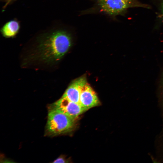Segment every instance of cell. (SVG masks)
<instances>
[{"label":"cell","mask_w":163,"mask_h":163,"mask_svg":"<svg viewBox=\"0 0 163 163\" xmlns=\"http://www.w3.org/2000/svg\"><path fill=\"white\" fill-rule=\"evenodd\" d=\"M72 44L69 34L63 30H58L46 35L41 40L38 47L39 57L47 63L60 60L67 52Z\"/></svg>","instance_id":"1"},{"label":"cell","mask_w":163,"mask_h":163,"mask_svg":"<svg viewBox=\"0 0 163 163\" xmlns=\"http://www.w3.org/2000/svg\"><path fill=\"white\" fill-rule=\"evenodd\" d=\"M75 120L59 111L49 110L46 126V134L54 136L67 133L73 128Z\"/></svg>","instance_id":"2"},{"label":"cell","mask_w":163,"mask_h":163,"mask_svg":"<svg viewBox=\"0 0 163 163\" xmlns=\"http://www.w3.org/2000/svg\"><path fill=\"white\" fill-rule=\"evenodd\" d=\"M96 6L100 12L113 18L123 14L130 8H149L138 0H96Z\"/></svg>","instance_id":"3"},{"label":"cell","mask_w":163,"mask_h":163,"mask_svg":"<svg viewBox=\"0 0 163 163\" xmlns=\"http://www.w3.org/2000/svg\"><path fill=\"white\" fill-rule=\"evenodd\" d=\"M48 109L59 111L75 119L86 111L80 104L62 97L50 105Z\"/></svg>","instance_id":"4"},{"label":"cell","mask_w":163,"mask_h":163,"mask_svg":"<svg viewBox=\"0 0 163 163\" xmlns=\"http://www.w3.org/2000/svg\"><path fill=\"white\" fill-rule=\"evenodd\" d=\"M100 102L95 91L87 82L82 88L80 96L79 104L86 111L99 105Z\"/></svg>","instance_id":"5"},{"label":"cell","mask_w":163,"mask_h":163,"mask_svg":"<svg viewBox=\"0 0 163 163\" xmlns=\"http://www.w3.org/2000/svg\"><path fill=\"white\" fill-rule=\"evenodd\" d=\"M87 82L85 76H82L73 81L66 89L62 97L71 101L79 104L81 90Z\"/></svg>","instance_id":"6"},{"label":"cell","mask_w":163,"mask_h":163,"mask_svg":"<svg viewBox=\"0 0 163 163\" xmlns=\"http://www.w3.org/2000/svg\"><path fill=\"white\" fill-rule=\"evenodd\" d=\"M20 26L19 22L11 20L6 23L2 27L1 32L4 37L10 38L14 37L18 32Z\"/></svg>","instance_id":"7"},{"label":"cell","mask_w":163,"mask_h":163,"mask_svg":"<svg viewBox=\"0 0 163 163\" xmlns=\"http://www.w3.org/2000/svg\"><path fill=\"white\" fill-rule=\"evenodd\" d=\"M67 162V160L62 156L58 157L53 162V163H65Z\"/></svg>","instance_id":"8"},{"label":"cell","mask_w":163,"mask_h":163,"mask_svg":"<svg viewBox=\"0 0 163 163\" xmlns=\"http://www.w3.org/2000/svg\"><path fill=\"white\" fill-rule=\"evenodd\" d=\"M161 18L163 20V0H162L161 5Z\"/></svg>","instance_id":"9"},{"label":"cell","mask_w":163,"mask_h":163,"mask_svg":"<svg viewBox=\"0 0 163 163\" xmlns=\"http://www.w3.org/2000/svg\"></svg>","instance_id":"10"}]
</instances>
